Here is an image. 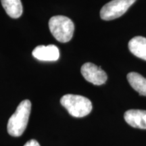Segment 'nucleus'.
Segmentation results:
<instances>
[{
  "label": "nucleus",
  "mask_w": 146,
  "mask_h": 146,
  "mask_svg": "<svg viewBox=\"0 0 146 146\" xmlns=\"http://www.w3.org/2000/svg\"><path fill=\"white\" fill-rule=\"evenodd\" d=\"M31 110V103L29 100H23L20 103L15 112L8 120L7 129L9 135L20 137L23 134L28 125Z\"/></svg>",
  "instance_id": "nucleus-1"
},
{
  "label": "nucleus",
  "mask_w": 146,
  "mask_h": 146,
  "mask_svg": "<svg viewBox=\"0 0 146 146\" xmlns=\"http://www.w3.org/2000/svg\"><path fill=\"white\" fill-rule=\"evenodd\" d=\"M60 103L71 116L76 118L86 116L92 110V104L90 100L78 95H65L62 97Z\"/></svg>",
  "instance_id": "nucleus-2"
},
{
  "label": "nucleus",
  "mask_w": 146,
  "mask_h": 146,
  "mask_svg": "<svg viewBox=\"0 0 146 146\" xmlns=\"http://www.w3.org/2000/svg\"><path fill=\"white\" fill-rule=\"evenodd\" d=\"M49 28L55 39L61 43H66L72 38L74 25L66 16H55L49 21Z\"/></svg>",
  "instance_id": "nucleus-3"
},
{
  "label": "nucleus",
  "mask_w": 146,
  "mask_h": 146,
  "mask_svg": "<svg viewBox=\"0 0 146 146\" xmlns=\"http://www.w3.org/2000/svg\"><path fill=\"white\" fill-rule=\"evenodd\" d=\"M136 0H112L104 5L100 17L104 21H112L123 16Z\"/></svg>",
  "instance_id": "nucleus-4"
},
{
  "label": "nucleus",
  "mask_w": 146,
  "mask_h": 146,
  "mask_svg": "<svg viewBox=\"0 0 146 146\" xmlns=\"http://www.w3.org/2000/svg\"><path fill=\"white\" fill-rule=\"evenodd\" d=\"M81 72L85 79L95 85H101L107 81V74L101 68L94 64L87 62L82 66Z\"/></svg>",
  "instance_id": "nucleus-5"
},
{
  "label": "nucleus",
  "mask_w": 146,
  "mask_h": 146,
  "mask_svg": "<svg viewBox=\"0 0 146 146\" xmlns=\"http://www.w3.org/2000/svg\"><path fill=\"white\" fill-rule=\"evenodd\" d=\"M33 56L41 61H56L59 59V49L55 45H39L34 49Z\"/></svg>",
  "instance_id": "nucleus-6"
},
{
  "label": "nucleus",
  "mask_w": 146,
  "mask_h": 146,
  "mask_svg": "<svg viewBox=\"0 0 146 146\" xmlns=\"http://www.w3.org/2000/svg\"><path fill=\"white\" fill-rule=\"evenodd\" d=\"M125 121L131 127L146 129V110H129L124 115Z\"/></svg>",
  "instance_id": "nucleus-7"
},
{
  "label": "nucleus",
  "mask_w": 146,
  "mask_h": 146,
  "mask_svg": "<svg viewBox=\"0 0 146 146\" xmlns=\"http://www.w3.org/2000/svg\"><path fill=\"white\" fill-rule=\"evenodd\" d=\"M129 49L137 57L146 60V38L137 36L129 42Z\"/></svg>",
  "instance_id": "nucleus-8"
},
{
  "label": "nucleus",
  "mask_w": 146,
  "mask_h": 146,
  "mask_svg": "<svg viewBox=\"0 0 146 146\" xmlns=\"http://www.w3.org/2000/svg\"><path fill=\"white\" fill-rule=\"evenodd\" d=\"M1 5L7 14L12 18H18L23 14V8L21 0H1Z\"/></svg>",
  "instance_id": "nucleus-9"
},
{
  "label": "nucleus",
  "mask_w": 146,
  "mask_h": 146,
  "mask_svg": "<svg viewBox=\"0 0 146 146\" xmlns=\"http://www.w3.org/2000/svg\"><path fill=\"white\" fill-rule=\"evenodd\" d=\"M127 80L131 86L141 96H146V78L137 72H130L127 74Z\"/></svg>",
  "instance_id": "nucleus-10"
},
{
  "label": "nucleus",
  "mask_w": 146,
  "mask_h": 146,
  "mask_svg": "<svg viewBox=\"0 0 146 146\" xmlns=\"http://www.w3.org/2000/svg\"><path fill=\"white\" fill-rule=\"evenodd\" d=\"M24 146H40V145L36 140L31 139L29 140V141H27Z\"/></svg>",
  "instance_id": "nucleus-11"
}]
</instances>
